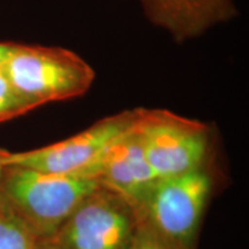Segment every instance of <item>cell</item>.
<instances>
[{"label":"cell","instance_id":"1","mask_svg":"<svg viewBox=\"0 0 249 249\" xmlns=\"http://www.w3.org/2000/svg\"><path fill=\"white\" fill-rule=\"evenodd\" d=\"M99 187L97 180L85 173H48L8 166L0 180V194L44 239Z\"/></svg>","mask_w":249,"mask_h":249},{"label":"cell","instance_id":"2","mask_svg":"<svg viewBox=\"0 0 249 249\" xmlns=\"http://www.w3.org/2000/svg\"><path fill=\"white\" fill-rule=\"evenodd\" d=\"M1 68L34 108L82 96L95 80V71L88 62L55 46L15 44Z\"/></svg>","mask_w":249,"mask_h":249},{"label":"cell","instance_id":"3","mask_svg":"<svg viewBox=\"0 0 249 249\" xmlns=\"http://www.w3.org/2000/svg\"><path fill=\"white\" fill-rule=\"evenodd\" d=\"M213 187L208 164L158 178L136 205V213L160 234L193 249Z\"/></svg>","mask_w":249,"mask_h":249},{"label":"cell","instance_id":"4","mask_svg":"<svg viewBox=\"0 0 249 249\" xmlns=\"http://www.w3.org/2000/svg\"><path fill=\"white\" fill-rule=\"evenodd\" d=\"M138 225L135 208L121 195L99 187L43 239L40 249H129Z\"/></svg>","mask_w":249,"mask_h":249},{"label":"cell","instance_id":"5","mask_svg":"<svg viewBox=\"0 0 249 249\" xmlns=\"http://www.w3.org/2000/svg\"><path fill=\"white\" fill-rule=\"evenodd\" d=\"M136 130L145 157L158 178L176 176L208 164V124L166 110L141 108Z\"/></svg>","mask_w":249,"mask_h":249},{"label":"cell","instance_id":"6","mask_svg":"<svg viewBox=\"0 0 249 249\" xmlns=\"http://www.w3.org/2000/svg\"><path fill=\"white\" fill-rule=\"evenodd\" d=\"M141 108L124 111L97 121L76 135L34 150L12 152L7 167H23L48 173H77L92 163L108 145L132 128Z\"/></svg>","mask_w":249,"mask_h":249},{"label":"cell","instance_id":"7","mask_svg":"<svg viewBox=\"0 0 249 249\" xmlns=\"http://www.w3.org/2000/svg\"><path fill=\"white\" fill-rule=\"evenodd\" d=\"M80 173L95 178L102 187L121 195L134 208L158 179L145 157L136 124Z\"/></svg>","mask_w":249,"mask_h":249},{"label":"cell","instance_id":"8","mask_svg":"<svg viewBox=\"0 0 249 249\" xmlns=\"http://www.w3.org/2000/svg\"><path fill=\"white\" fill-rule=\"evenodd\" d=\"M147 17L178 42L201 36L235 15L234 0H140Z\"/></svg>","mask_w":249,"mask_h":249},{"label":"cell","instance_id":"9","mask_svg":"<svg viewBox=\"0 0 249 249\" xmlns=\"http://www.w3.org/2000/svg\"><path fill=\"white\" fill-rule=\"evenodd\" d=\"M42 240V236L6 203L0 211V249H40Z\"/></svg>","mask_w":249,"mask_h":249},{"label":"cell","instance_id":"10","mask_svg":"<svg viewBox=\"0 0 249 249\" xmlns=\"http://www.w3.org/2000/svg\"><path fill=\"white\" fill-rule=\"evenodd\" d=\"M33 110H35L33 105L17 91L5 71L0 68V123L12 120Z\"/></svg>","mask_w":249,"mask_h":249},{"label":"cell","instance_id":"11","mask_svg":"<svg viewBox=\"0 0 249 249\" xmlns=\"http://www.w3.org/2000/svg\"><path fill=\"white\" fill-rule=\"evenodd\" d=\"M129 249H191L160 234L139 217V225Z\"/></svg>","mask_w":249,"mask_h":249},{"label":"cell","instance_id":"12","mask_svg":"<svg viewBox=\"0 0 249 249\" xmlns=\"http://www.w3.org/2000/svg\"><path fill=\"white\" fill-rule=\"evenodd\" d=\"M15 43H1L0 42V68L5 65L12 50H13Z\"/></svg>","mask_w":249,"mask_h":249},{"label":"cell","instance_id":"13","mask_svg":"<svg viewBox=\"0 0 249 249\" xmlns=\"http://www.w3.org/2000/svg\"><path fill=\"white\" fill-rule=\"evenodd\" d=\"M8 154H9L8 150H5V149L0 148V180H1L6 169H7Z\"/></svg>","mask_w":249,"mask_h":249},{"label":"cell","instance_id":"14","mask_svg":"<svg viewBox=\"0 0 249 249\" xmlns=\"http://www.w3.org/2000/svg\"><path fill=\"white\" fill-rule=\"evenodd\" d=\"M5 207H6V201H5V198L2 197V195L0 194V211L4 209Z\"/></svg>","mask_w":249,"mask_h":249}]
</instances>
